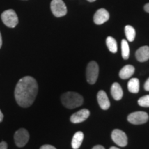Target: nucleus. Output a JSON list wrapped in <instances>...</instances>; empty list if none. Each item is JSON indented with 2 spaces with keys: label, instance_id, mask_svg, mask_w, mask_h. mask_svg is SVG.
<instances>
[{
  "label": "nucleus",
  "instance_id": "1",
  "mask_svg": "<svg viewBox=\"0 0 149 149\" xmlns=\"http://www.w3.org/2000/svg\"><path fill=\"white\" fill-rule=\"evenodd\" d=\"M38 92L37 81L31 76L22 77L19 80L15 90V97L20 107L27 108L31 107Z\"/></svg>",
  "mask_w": 149,
  "mask_h": 149
},
{
  "label": "nucleus",
  "instance_id": "9",
  "mask_svg": "<svg viewBox=\"0 0 149 149\" xmlns=\"http://www.w3.org/2000/svg\"><path fill=\"white\" fill-rule=\"evenodd\" d=\"M109 12L104 8H100L97 10L93 17L95 24L97 25H101L105 22H107L109 19Z\"/></svg>",
  "mask_w": 149,
  "mask_h": 149
},
{
  "label": "nucleus",
  "instance_id": "20",
  "mask_svg": "<svg viewBox=\"0 0 149 149\" xmlns=\"http://www.w3.org/2000/svg\"><path fill=\"white\" fill-rule=\"evenodd\" d=\"M138 104L142 107H149V95H146L139 98Z\"/></svg>",
  "mask_w": 149,
  "mask_h": 149
},
{
  "label": "nucleus",
  "instance_id": "11",
  "mask_svg": "<svg viewBox=\"0 0 149 149\" xmlns=\"http://www.w3.org/2000/svg\"><path fill=\"white\" fill-rule=\"evenodd\" d=\"M97 102L100 107H101L102 109L107 110L109 109L111 104L108 97L107 93L104 92V91H100L97 93Z\"/></svg>",
  "mask_w": 149,
  "mask_h": 149
},
{
  "label": "nucleus",
  "instance_id": "6",
  "mask_svg": "<svg viewBox=\"0 0 149 149\" xmlns=\"http://www.w3.org/2000/svg\"><path fill=\"white\" fill-rule=\"evenodd\" d=\"M128 122L135 125L145 124L148 120V115L144 111H136L130 113L127 117Z\"/></svg>",
  "mask_w": 149,
  "mask_h": 149
},
{
  "label": "nucleus",
  "instance_id": "13",
  "mask_svg": "<svg viewBox=\"0 0 149 149\" xmlns=\"http://www.w3.org/2000/svg\"><path fill=\"white\" fill-rule=\"evenodd\" d=\"M135 72V68L132 65H126L120 70L119 75L121 79H126L131 77Z\"/></svg>",
  "mask_w": 149,
  "mask_h": 149
},
{
  "label": "nucleus",
  "instance_id": "24",
  "mask_svg": "<svg viewBox=\"0 0 149 149\" xmlns=\"http://www.w3.org/2000/svg\"><path fill=\"white\" fill-rule=\"evenodd\" d=\"M144 8V10L146 11V12L148 13H149V3H146V4H145Z\"/></svg>",
  "mask_w": 149,
  "mask_h": 149
},
{
  "label": "nucleus",
  "instance_id": "15",
  "mask_svg": "<svg viewBox=\"0 0 149 149\" xmlns=\"http://www.w3.org/2000/svg\"><path fill=\"white\" fill-rule=\"evenodd\" d=\"M84 139V133L81 131H78L74 134L72 139V148L73 149H78L81 146Z\"/></svg>",
  "mask_w": 149,
  "mask_h": 149
},
{
  "label": "nucleus",
  "instance_id": "10",
  "mask_svg": "<svg viewBox=\"0 0 149 149\" xmlns=\"http://www.w3.org/2000/svg\"><path fill=\"white\" fill-rule=\"evenodd\" d=\"M89 115H90V111L88 109H81L71 115L70 122L74 124L84 122L89 117Z\"/></svg>",
  "mask_w": 149,
  "mask_h": 149
},
{
  "label": "nucleus",
  "instance_id": "17",
  "mask_svg": "<svg viewBox=\"0 0 149 149\" xmlns=\"http://www.w3.org/2000/svg\"><path fill=\"white\" fill-rule=\"evenodd\" d=\"M106 43H107V46L108 48L111 53H115L117 51V44L116 40H115L113 37H108L106 40Z\"/></svg>",
  "mask_w": 149,
  "mask_h": 149
},
{
  "label": "nucleus",
  "instance_id": "19",
  "mask_svg": "<svg viewBox=\"0 0 149 149\" xmlns=\"http://www.w3.org/2000/svg\"><path fill=\"white\" fill-rule=\"evenodd\" d=\"M122 55L124 59H128L130 55V48L128 42L126 40L122 41Z\"/></svg>",
  "mask_w": 149,
  "mask_h": 149
},
{
  "label": "nucleus",
  "instance_id": "27",
  "mask_svg": "<svg viewBox=\"0 0 149 149\" xmlns=\"http://www.w3.org/2000/svg\"><path fill=\"white\" fill-rule=\"evenodd\" d=\"M1 46H2V38H1V33H0V48H1Z\"/></svg>",
  "mask_w": 149,
  "mask_h": 149
},
{
  "label": "nucleus",
  "instance_id": "3",
  "mask_svg": "<svg viewBox=\"0 0 149 149\" xmlns=\"http://www.w3.org/2000/svg\"><path fill=\"white\" fill-rule=\"evenodd\" d=\"M3 23L9 28H15L18 24V17L12 9L3 11L1 15Z\"/></svg>",
  "mask_w": 149,
  "mask_h": 149
},
{
  "label": "nucleus",
  "instance_id": "2",
  "mask_svg": "<svg viewBox=\"0 0 149 149\" xmlns=\"http://www.w3.org/2000/svg\"><path fill=\"white\" fill-rule=\"evenodd\" d=\"M61 103L67 109H73L82 105L84 103L83 97L75 92L65 93L61 97Z\"/></svg>",
  "mask_w": 149,
  "mask_h": 149
},
{
  "label": "nucleus",
  "instance_id": "21",
  "mask_svg": "<svg viewBox=\"0 0 149 149\" xmlns=\"http://www.w3.org/2000/svg\"><path fill=\"white\" fill-rule=\"evenodd\" d=\"M40 149H57L55 147H54L52 145H49V144H45L43 145L40 147Z\"/></svg>",
  "mask_w": 149,
  "mask_h": 149
},
{
  "label": "nucleus",
  "instance_id": "25",
  "mask_svg": "<svg viewBox=\"0 0 149 149\" xmlns=\"http://www.w3.org/2000/svg\"><path fill=\"white\" fill-rule=\"evenodd\" d=\"M92 149H105L104 146H102V145H97V146H95Z\"/></svg>",
  "mask_w": 149,
  "mask_h": 149
},
{
  "label": "nucleus",
  "instance_id": "23",
  "mask_svg": "<svg viewBox=\"0 0 149 149\" xmlns=\"http://www.w3.org/2000/svg\"><path fill=\"white\" fill-rule=\"evenodd\" d=\"M144 89L146 91H149V78L146 80V81L144 84Z\"/></svg>",
  "mask_w": 149,
  "mask_h": 149
},
{
  "label": "nucleus",
  "instance_id": "26",
  "mask_svg": "<svg viewBox=\"0 0 149 149\" xmlns=\"http://www.w3.org/2000/svg\"><path fill=\"white\" fill-rule=\"evenodd\" d=\"M3 119V113H1V110H0V122H2Z\"/></svg>",
  "mask_w": 149,
  "mask_h": 149
},
{
  "label": "nucleus",
  "instance_id": "22",
  "mask_svg": "<svg viewBox=\"0 0 149 149\" xmlns=\"http://www.w3.org/2000/svg\"><path fill=\"white\" fill-rule=\"evenodd\" d=\"M7 148H8V145L6 141L0 142V149H7Z\"/></svg>",
  "mask_w": 149,
  "mask_h": 149
},
{
  "label": "nucleus",
  "instance_id": "12",
  "mask_svg": "<svg viewBox=\"0 0 149 149\" xmlns=\"http://www.w3.org/2000/svg\"><path fill=\"white\" fill-rule=\"evenodd\" d=\"M135 57L137 61L144 62L149 59V46H144L139 48L135 53Z\"/></svg>",
  "mask_w": 149,
  "mask_h": 149
},
{
  "label": "nucleus",
  "instance_id": "18",
  "mask_svg": "<svg viewBox=\"0 0 149 149\" xmlns=\"http://www.w3.org/2000/svg\"><path fill=\"white\" fill-rule=\"evenodd\" d=\"M135 30L133 26L130 25L126 26L125 27V35L127 40L129 42H133L135 38Z\"/></svg>",
  "mask_w": 149,
  "mask_h": 149
},
{
  "label": "nucleus",
  "instance_id": "5",
  "mask_svg": "<svg viewBox=\"0 0 149 149\" xmlns=\"http://www.w3.org/2000/svg\"><path fill=\"white\" fill-rule=\"evenodd\" d=\"M51 8L53 14L57 17H61L67 13L66 6L62 0H52Z\"/></svg>",
  "mask_w": 149,
  "mask_h": 149
},
{
  "label": "nucleus",
  "instance_id": "4",
  "mask_svg": "<svg viewBox=\"0 0 149 149\" xmlns=\"http://www.w3.org/2000/svg\"><path fill=\"white\" fill-rule=\"evenodd\" d=\"M99 74V66L94 61L88 63L86 68V79L90 84H94L97 81Z\"/></svg>",
  "mask_w": 149,
  "mask_h": 149
},
{
  "label": "nucleus",
  "instance_id": "29",
  "mask_svg": "<svg viewBox=\"0 0 149 149\" xmlns=\"http://www.w3.org/2000/svg\"><path fill=\"white\" fill-rule=\"evenodd\" d=\"M87 1H90V2H93V1H96V0H87Z\"/></svg>",
  "mask_w": 149,
  "mask_h": 149
},
{
  "label": "nucleus",
  "instance_id": "14",
  "mask_svg": "<svg viewBox=\"0 0 149 149\" xmlns=\"http://www.w3.org/2000/svg\"><path fill=\"white\" fill-rule=\"evenodd\" d=\"M111 95L115 100H120L123 97V90L118 83L115 82L111 86Z\"/></svg>",
  "mask_w": 149,
  "mask_h": 149
},
{
  "label": "nucleus",
  "instance_id": "7",
  "mask_svg": "<svg viewBox=\"0 0 149 149\" xmlns=\"http://www.w3.org/2000/svg\"><path fill=\"white\" fill-rule=\"evenodd\" d=\"M14 139L17 146L24 147L29 140V132L25 128H20L15 133Z\"/></svg>",
  "mask_w": 149,
  "mask_h": 149
},
{
  "label": "nucleus",
  "instance_id": "8",
  "mask_svg": "<svg viewBox=\"0 0 149 149\" xmlns=\"http://www.w3.org/2000/svg\"><path fill=\"white\" fill-rule=\"evenodd\" d=\"M111 137L113 141L118 146L124 147L128 144V137L124 131L120 129H115L112 132Z\"/></svg>",
  "mask_w": 149,
  "mask_h": 149
},
{
  "label": "nucleus",
  "instance_id": "16",
  "mask_svg": "<svg viewBox=\"0 0 149 149\" xmlns=\"http://www.w3.org/2000/svg\"><path fill=\"white\" fill-rule=\"evenodd\" d=\"M128 89L130 93H137L139 91V81L137 78H132L128 83Z\"/></svg>",
  "mask_w": 149,
  "mask_h": 149
},
{
  "label": "nucleus",
  "instance_id": "28",
  "mask_svg": "<svg viewBox=\"0 0 149 149\" xmlns=\"http://www.w3.org/2000/svg\"><path fill=\"white\" fill-rule=\"evenodd\" d=\"M110 149H120V148H118L117 147H115V146H112L110 148Z\"/></svg>",
  "mask_w": 149,
  "mask_h": 149
}]
</instances>
